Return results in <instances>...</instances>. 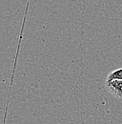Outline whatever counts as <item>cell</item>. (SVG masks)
Here are the masks:
<instances>
[{
	"label": "cell",
	"instance_id": "cell-1",
	"mask_svg": "<svg viewBox=\"0 0 122 124\" xmlns=\"http://www.w3.org/2000/svg\"><path fill=\"white\" fill-rule=\"evenodd\" d=\"M105 89L115 98H122V80H111L105 82Z\"/></svg>",
	"mask_w": 122,
	"mask_h": 124
},
{
	"label": "cell",
	"instance_id": "cell-2",
	"mask_svg": "<svg viewBox=\"0 0 122 124\" xmlns=\"http://www.w3.org/2000/svg\"><path fill=\"white\" fill-rule=\"evenodd\" d=\"M107 81H111V80H122V68L116 69L114 71H113L111 74L108 75L107 77Z\"/></svg>",
	"mask_w": 122,
	"mask_h": 124
}]
</instances>
